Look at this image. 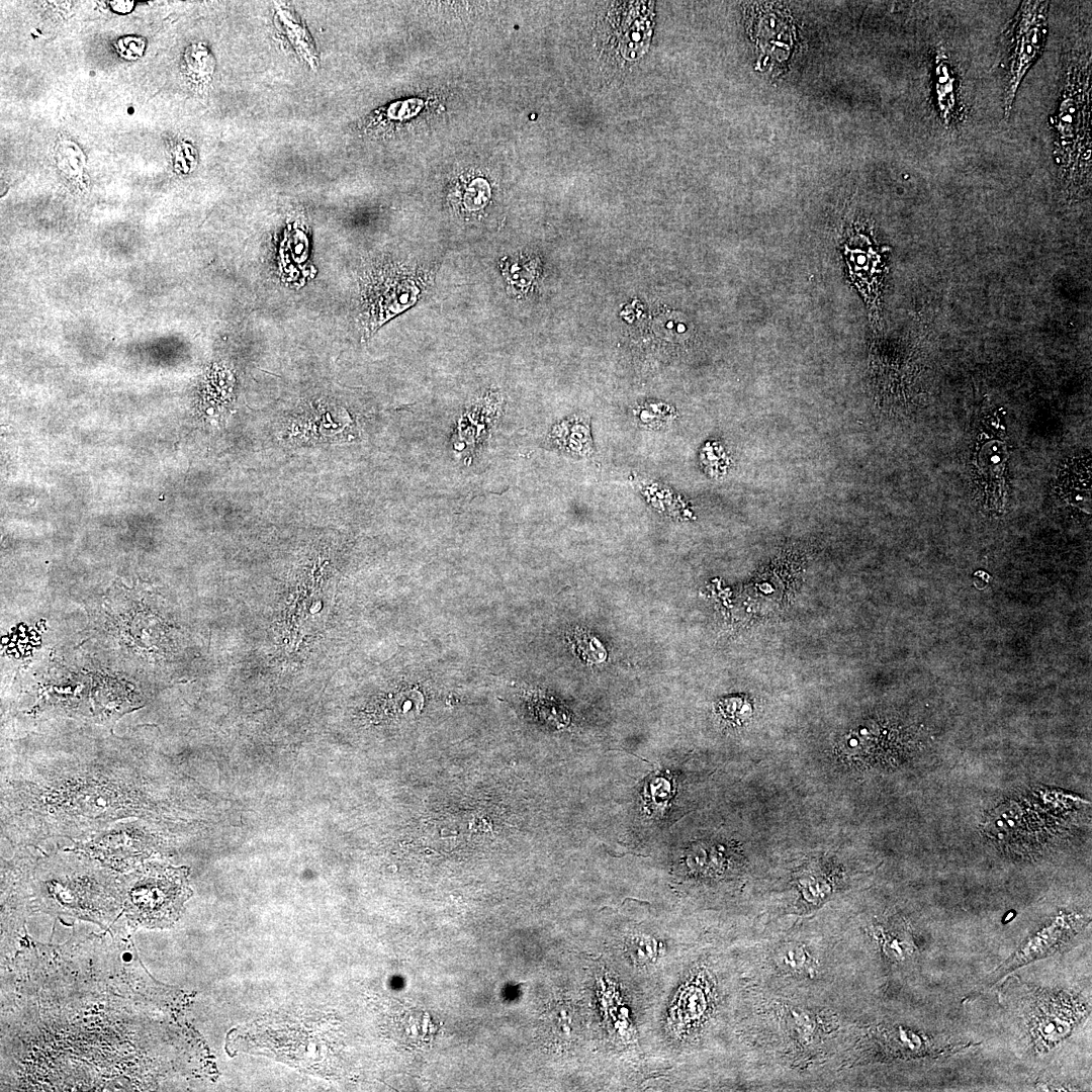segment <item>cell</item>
<instances>
[{
    "label": "cell",
    "mask_w": 1092,
    "mask_h": 1092,
    "mask_svg": "<svg viewBox=\"0 0 1092 1092\" xmlns=\"http://www.w3.org/2000/svg\"><path fill=\"white\" fill-rule=\"evenodd\" d=\"M618 10L615 28L618 46L626 58L640 56L648 47L650 21L649 6L643 3H630Z\"/></svg>",
    "instance_id": "8992f818"
},
{
    "label": "cell",
    "mask_w": 1092,
    "mask_h": 1092,
    "mask_svg": "<svg viewBox=\"0 0 1092 1092\" xmlns=\"http://www.w3.org/2000/svg\"><path fill=\"white\" fill-rule=\"evenodd\" d=\"M933 91L941 123L944 127H949L957 115V79L946 50L941 42L936 46L934 52Z\"/></svg>",
    "instance_id": "52a82bcc"
},
{
    "label": "cell",
    "mask_w": 1092,
    "mask_h": 1092,
    "mask_svg": "<svg viewBox=\"0 0 1092 1092\" xmlns=\"http://www.w3.org/2000/svg\"><path fill=\"white\" fill-rule=\"evenodd\" d=\"M430 275L421 266L382 261L370 265L361 278L360 310L366 331L372 332L413 305L427 287Z\"/></svg>",
    "instance_id": "7a4b0ae2"
},
{
    "label": "cell",
    "mask_w": 1092,
    "mask_h": 1092,
    "mask_svg": "<svg viewBox=\"0 0 1092 1092\" xmlns=\"http://www.w3.org/2000/svg\"><path fill=\"white\" fill-rule=\"evenodd\" d=\"M188 892L182 869L148 864L128 879L125 907L140 920L166 921L177 914Z\"/></svg>",
    "instance_id": "3957f363"
},
{
    "label": "cell",
    "mask_w": 1092,
    "mask_h": 1092,
    "mask_svg": "<svg viewBox=\"0 0 1092 1092\" xmlns=\"http://www.w3.org/2000/svg\"><path fill=\"white\" fill-rule=\"evenodd\" d=\"M1008 449L1000 421H984L973 454L972 478L977 497L986 509L999 511L1007 497Z\"/></svg>",
    "instance_id": "5b68a950"
},
{
    "label": "cell",
    "mask_w": 1092,
    "mask_h": 1092,
    "mask_svg": "<svg viewBox=\"0 0 1092 1092\" xmlns=\"http://www.w3.org/2000/svg\"><path fill=\"white\" fill-rule=\"evenodd\" d=\"M1048 1H1023L1012 23L1004 87V117L1008 119L1018 88L1039 58L1048 37Z\"/></svg>",
    "instance_id": "277c9868"
},
{
    "label": "cell",
    "mask_w": 1092,
    "mask_h": 1092,
    "mask_svg": "<svg viewBox=\"0 0 1092 1092\" xmlns=\"http://www.w3.org/2000/svg\"><path fill=\"white\" fill-rule=\"evenodd\" d=\"M1091 58L1081 54L1070 62L1065 86L1053 117L1055 159L1065 174L1090 173Z\"/></svg>",
    "instance_id": "6da1fadb"
},
{
    "label": "cell",
    "mask_w": 1092,
    "mask_h": 1092,
    "mask_svg": "<svg viewBox=\"0 0 1092 1092\" xmlns=\"http://www.w3.org/2000/svg\"><path fill=\"white\" fill-rule=\"evenodd\" d=\"M638 422L653 429H660L671 423L673 412L670 406L662 403L644 404L636 413Z\"/></svg>",
    "instance_id": "ba28073f"
}]
</instances>
